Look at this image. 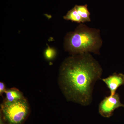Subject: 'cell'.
<instances>
[{"mask_svg": "<svg viewBox=\"0 0 124 124\" xmlns=\"http://www.w3.org/2000/svg\"><path fill=\"white\" fill-rule=\"evenodd\" d=\"M7 90L4 83L2 82H0V95L2 96L3 94L5 93Z\"/></svg>", "mask_w": 124, "mask_h": 124, "instance_id": "cell-10", "label": "cell"}, {"mask_svg": "<svg viewBox=\"0 0 124 124\" xmlns=\"http://www.w3.org/2000/svg\"><path fill=\"white\" fill-rule=\"evenodd\" d=\"M124 107L120 101V96L117 93L105 97L100 102L99 106V112L103 117L109 118L113 115V112L116 108Z\"/></svg>", "mask_w": 124, "mask_h": 124, "instance_id": "cell-4", "label": "cell"}, {"mask_svg": "<svg viewBox=\"0 0 124 124\" xmlns=\"http://www.w3.org/2000/svg\"><path fill=\"white\" fill-rule=\"evenodd\" d=\"M75 8L78 13L85 21V22H90V13L89 12L88 8V6L87 5H77L75 6Z\"/></svg>", "mask_w": 124, "mask_h": 124, "instance_id": "cell-8", "label": "cell"}, {"mask_svg": "<svg viewBox=\"0 0 124 124\" xmlns=\"http://www.w3.org/2000/svg\"><path fill=\"white\" fill-rule=\"evenodd\" d=\"M0 124H7L0 114Z\"/></svg>", "mask_w": 124, "mask_h": 124, "instance_id": "cell-11", "label": "cell"}, {"mask_svg": "<svg viewBox=\"0 0 124 124\" xmlns=\"http://www.w3.org/2000/svg\"><path fill=\"white\" fill-rule=\"evenodd\" d=\"M30 105L26 98L13 102L3 101L0 114L7 124H23L29 116Z\"/></svg>", "mask_w": 124, "mask_h": 124, "instance_id": "cell-3", "label": "cell"}, {"mask_svg": "<svg viewBox=\"0 0 124 124\" xmlns=\"http://www.w3.org/2000/svg\"><path fill=\"white\" fill-rule=\"evenodd\" d=\"M102 72L101 67L89 53L72 55L60 66L59 85L68 101L88 106L92 102L94 86Z\"/></svg>", "mask_w": 124, "mask_h": 124, "instance_id": "cell-1", "label": "cell"}, {"mask_svg": "<svg viewBox=\"0 0 124 124\" xmlns=\"http://www.w3.org/2000/svg\"><path fill=\"white\" fill-rule=\"evenodd\" d=\"M5 98L4 101L13 102L25 98L23 93L15 88L7 89L5 93Z\"/></svg>", "mask_w": 124, "mask_h": 124, "instance_id": "cell-6", "label": "cell"}, {"mask_svg": "<svg viewBox=\"0 0 124 124\" xmlns=\"http://www.w3.org/2000/svg\"><path fill=\"white\" fill-rule=\"evenodd\" d=\"M102 80L110 90V95H113L118 88L124 84V75L114 73L108 77L102 79Z\"/></svg>", "mask_w": 124, "mask_h": 124, "instance_id": "cell-5", "label": "cell"}, {"mask_svg": "<svg viewBox=\"0 0 124 124\" xmlns=\"http://www.w3.org/2000/svg\"><path fill=\"white\" fill-rule=\"evenodd\" d=\"M102 44L98 30L81 25L67 36L65 49L73 55L89 52L98 54Z\"/></svg>", "mask_w": 124, "mask_h": 124, "instance_id": "cell-2", "label": "cell"}, {"mask_svg": "<svg viewBox=\"0 0 124 124\" xmlns=\"http://www.w3.org/2000/svg\"><path fill=\"white\" fill-rule=\"evenodd\" d=\"M65 20H70L72 22L78 23L86 22L78 13L75 7L69 10L66 15L64 17Z\"/></svg>", "mask_w": 124, "mask_h": 124, "instance_id": "cell-7", "label": "cell"}, {"mask_svg": "<svg viewBox=\"0 0 124 124\" xmlns=\"http://www.w3.org/2000/svg\"><path fill=\"white\" fill-rule=\"evenodd\" d=\"M55 52L53 49L48 47L46 49L45 53L46 58L48 60H51L55 56Z\"/></svg>", "mask_w": 124, "mask_h": 124, "instance_id": "cell-9", "label": "cell"}]
</instances>
